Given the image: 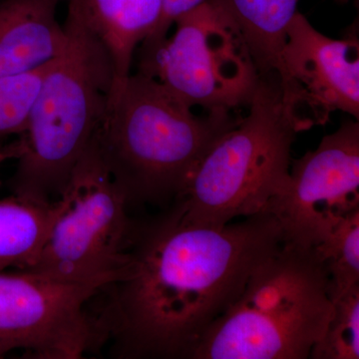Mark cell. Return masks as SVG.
I'll list each match as a JSON object with an SVG mask.
<instances>
[{"label": "cell", "instance_id": "obj_4", "mask_svg": "<svg viewBox=\"0 0 359 359\" xmlns=\"http://www.w3.org/2000/svg\"><path fill=\"white\" fill-rule=\"evenodd\" d=\"M334 311L330 278L313 250L283 243L189 359L309 358Z\"/></svg>", "mask_w": 359, "mask_h": 359}, {"label": "cell", "instance_id": "obj_8", "mask_svg": "<svg viewBox=\"0 0 359 359\" xmlns=\"http://www.w3.org/2000/svg\"><path fill=\"white\" fill-rule=\"evenodd\" d=\"M105 283H66L28 271H0V358L77 359L104 344L90 302Z\"/></svg>", "mask_w": 359, "mask_h": 359}, {"label": "cell", "instance_id": "obj_19", "mask_svg": "<svg viewBox=\"0 0 359 359\" xmlns=\"http://www.w3.org/2000/svg\"><path fill=\"white\" fill-rule=\"evenodd\" d=\"M23 144L20 138L16 139L11 143H0V168L7 161L18 160L22 155ZM1 185V182H0Z\"/></svg>", "mask_w": 359, "mask_h": 359}, {"label": "cell", "instance_id": "obj_18", "mask_svg": "<svg viewBox=\"0 0 359 359\" xmlns=\"http://www.w3.org/2000/svg\"><path fill=\"white\" fill-rule=\"evenodd\" d=\"M205 0H164L163 13L154 32L140 44L141 50L155 48L162 43L168 37L170 28L174 25L175 21L184 13L204 2Z\"/></svg>", "mask_w": 359, "mask_h": 359}, {"label": "cell", "instance_id": "obj_7", "mask_svg": "<svg viewBox=\"0 0 359 359\" xmlns=\"http://www.w3.org/2000/svg\"><path fill=\"white\" fill-rule=\"evenodd\" d=\"M173 36L139 50L138 72L154 78L189 107H247L259 74L233 20L211 0L175 21Z\"/></svg>", "mask_w": 359, "mask_h": 359}, {"label": "cell", "instance_id": "obj_17", "mask_svg": "<svg viewBox=\"0 0 359 359\" xmlns=\"http://www.w3.org/2000/svg\"><path fill=\"white\" fill-rule=\"evenodd\" d=\"M51 62L29 72L0 76V141L13 135L20 136L25 131L33 103Z\"/></svg>", "mask_w": 359, "mask_h": 359}, {"label": "cell", "instance_id": "obj_11", "mask_svg": "<svg viewBox=\"0 0 359 359\" xmlns=\"http://www.w3.org/2000/svg\"><path fill=\"white\" fill-rule=\"evenodd\" d=\"M62 0H0V76L48 65L67 35L56 13Z\"/></svg>", "mask_w": 359, "mask_h": 359}, {"label": "cell", "instance_id": "obj_15", "mask_svg": "<svg viewBox=\"0 0 359 359\" xmlns=\"http://www.w3.org/2000/svg\"><path fill=\"white\" fill-rule=\"evenodd\" d=\"M327 271L332 301L359 285V210L342 219L313 248Z\"/></svg>", "mask_w": 359, "mask_h": 359}, {"label": "cell", "instance_id": "obj_9", "mask_svg": "<svg viewBox=\"0 0 359 359\" xmlns=\"http://www.w3.org/2000/svg\"><path fill=\"white\" fill-rule=\"evenodd\" d=\"M359 210V123L342 122L316 150L292 161L283 192L266 212L282 230L283 243L313 249Z\"/></svg>", "mask_w": 359, "mask_h": 359}, {"label": "cell", "instance_id": "obj_6", "mask_svg": "<svg viewBox=\"0 0 359 359\" xmlns=\"http://www.w3.org/2000/svg\"><path fill=\"white\" fill-rule=\"evenodd\" d=\"M94 139L55 201L39 259L28 271L66 283H108L126 263L133 221Z\"/></svg>", "mask_w": 359, "mask_h": 359}, {"label": "cell", "instance_id": "obj_14", "mask_svg": "<svg viewBox=\"0 0 359 359\" xmlns=\"http://www.w3.org/2000/svg\"><path fill=\"white\" fill-rule=\"evenodd\" d=\"M54 214L55 201L15 194L0 199V271L34 266Z\"/></svg>", "mask_w": 359, "mask_h": 359}, {"label": "cell", "instance_id": "obj_10", "mask_svg": "<svg viewBox=\"0 0 359 359\" xmlns=\"http://www.w3.org/2000/svg\"><path fill=\"white\" fill-rule=\"evenodd\" d=\"M278 83L297 131L323 126L341 111L359 119L358 33L330 39L297 11L280 53Z\"/></svg>", "mask_w": 359, "mask_h": 359}, {"label": "cell", "instance_id": "obj_20", "mask_svg": "<svg viewBox=\"0 0 359 359\" xmlns=\"http://www.w3.org/2000/svg\"><path fill=\"white\" fill-rule=\"evenodd\" d=\"M337 1L346 2V1H348V0H337Z\"/></svg>", "mask_w": 359, "mask_h": 359}, {"label": "cell", "instance_id": "obj_1", "mask_svg": "<svg viewBox=\"0 0 359 359\" xmlns=\"http://www.w3.org/2000/svg\"><path fill=\"white\" fill-rule=\"evenodd\" d=\"M283 244L268 212L211 226L184 223L172 208L149 223L133 222L126 263L99 290L92 311L104 342L119 358L189 359Z\"/></svg>", "mask_w": 359, "mask_h": 359}, {"label": "cell", "instance_id": "obj_13", "mask_svg": "<svg viewBox=\"0 0 359 359\" xmlns=\"http://www.w3.org/2000/svg\"><path fill=\"white\" fill-rule=\"evenodd\" d=\"M211 1L221 7L237 26L259 77H278L287 29L297 13L299 0Z\"/></svg>", "mask_w": 359, "mask_h": 359}, {"label": "cell", "instance_id": "obj_5", "mask_svg": "<svg viewBox=\"0 0 359 359\" xmlns=\"http://www.w3.org/2000/svg\"><path fill=\"white\" fill-rule=\"evenodd\" d=\"M248 113L200 160L174 210L184 223L219 226L266 212L287 186L297 133L278 78L259 77Z\"/></svg>", "mask_w": 359, "mask_h": 359}, {"label": "cell", "instance_id": "obj_12", "mask_svg": "<svg viewBox=\"0 0 359 359\" xmlns=\"http://www.w3.org/2000/svg\"><path fill=\"white\" fill-rule=\"evenodd\" d=\"M164 0H68L109 52L116 80L131 74L137 47L151 34L162 16Z\"/></svg>", "mask_w": 359, "mask_h": 359}, {"label": "cell", "instance_id": "obj_3", "mask_svg": "<svg viewBox=\"0 0 359 359\" xmlns=\"http://www.w3.org/2000/svg\"><path fill=\"white\" fill-rule=\"evenodd\" d=\"M63 27L67 41L42 80L9 182L13 194L48 202L91 143L116 80L109 52L76 13L68 9Z\"/></svg>", "mask_w": 359, "mask_h": 359}, {"label": "cell", "instance_id": "obj_16", "mask_svg": "<svg viewBox=\"0 0 359 359\" xmlns=\"http://www.w3.org/2000/svg\"><path fill=\"white\" fill-rule=\"evenodd\" d=\"M334 316L309 358H359V285L334 299Z\"/></svg>", "mask_w": 359, "mask_h": 359}, {"label": "cell", "instance_id": "obj_2", "mask_svg": "<svg viewBox=\"0 0 359 359\" xmlns=\"http://www.w3.org/2000/svg\"><path fill=\"white\" fill-rule=\"evenodd\" d=\"M233 111L197 115L154 78L115 80L93 139L127 204L177 200L217 139L237 124Z\"/></svg>", "mask_w": 359, "mask_h": 359}]
</instances>
